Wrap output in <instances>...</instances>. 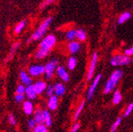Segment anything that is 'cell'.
<instances>
[{
    "label": "cell",
    "mask_w": 133,
    "mask_h": 132,
    "mask_svg": "<svg viewBox=\"0 0 133 132\" xmlns=\"http://www.w3.org/2000/svg\"><path fill=\"white\" fill-rule=\"evenodd\" d=\"M52 21H53V18L52 17H48L44 21H43L41 22V24L39 25V27L36 29V31L32 33V35L31 36L30 39L28 40V42L29 40L36 41V40H38L41 39L44 37V35L46 33V32H47L49 25H51Z\"/></svg>",
    "instance_id": "6da1fadb"
},
{
    "label": "cell",
    "mask_w": 133,
    "mask_h": 132,
    "mask_svg": "<svg viewBox=\"0 0 133 132\" xmlns=\"http://www.w3.org/2000/svg\"><path fill=\"white\" fill-rule=\"evenodd\" d=\"M122 75H123V72L121 70H116L115 71L112 73L110 78L106 82L105 89H104L105 94H108L114 89V88L117 85L120 79L122 78Z\"/></svg>",
    "instance_id": "7a4b0ae2"
},
{
    "label": "cell",
    "mask_w": 133,
    "mask_h": 132,
    "mask_svg": "<svg viewBox=\"0 0 133 132\" xmlns=\"http://www.w3.org/2000/svg\"><path fill=\"white\" fill-rule=\"evenodd\" d=\"M56 44V37L53 34H48L44 37L40 43L39 48L50 53Z\"/></svg>",
    "instance_id": "3957f363"
},
{
    "label": "cell",
    "mask_w": 133,
    "mask_h": 132,
    "mask_svg": "<svg viewBox=\"0 0 133 132\" xmlns=\"http://www.w3.org/2000/svg\"><path fill=\"white\" fill-rule=\"evenodd\" d=\"M58 67V59H53L48 61L45 65V72H44V76L46 79H51L52 78L54 73L56 71V69Z\"/></svg>",
    "instance_id": "277c9868"
},
{
    "label": "cell",
    "mask_w": 133,
    "mask_h": 132,
    "mask_svg": "<svg viewBox=\"0 0 133 132\" xmlns=\"http://www.w3.org/2000/svg\"><path fill=\"white\" fill-rule=\"evenodd\" d=\"M131 62V59L125 55H114L111 60L110 63L112 66L117 67V66H125Z\"/></svg>",
    "instance_id": "5b68a950"
},
{
    "label": "cell",
    "mask_w": 133,
    "mask_h": 132,
    "mask_svg": "<svg viewBox=\"0 0 133 132\" xmlns=\"http://www.w3.org/2000/svg\"><path fill=\"white\" fill-rule=\"evenodd\" d=\"M29 74L32 77H40L43 74H44L45 68L44 66L41 64H33L31 65L29 67Z\"/></svg>",
    "instance_id": "8992f818"
},
{
    "label": "cell",
    "mask_w": 133,
    "mask_h": 132,
    "mask_svg": "<svg viewBox=\"0 0 133 132\" xmlns=\"http://www.w3.org/2000/svg\"><path fill=\"white\" fill-rule=\"evenodd\" d=\"M101 78H102V74H98L95 77V79L94 81H93L92 85L90 86V87L88 89V92H87V100H90V99L93 97L94 94V92H95V89H97V86L99 83L100 80H101Z\"/></svg>",
    "instance_id": "52a82bcc"
},
{
    "label": "cell",
    "mask_w": 133,
    "mask_h": 132,
    "mask_svg": "<svg viewBox=\"0 0 133 132\" xmlns=\"http://www.w3.org/2000/svg\"><path fill=\"white\" fill-rule=\"evenodd\" d=\"M97 59H98L97 54L94 53L93 55V57H92V59H91V62L90 64V67H89V71H88V74H87V80L88 81H90L93 78V75H94V71L96 68V66H97Z\"/></svg>",
    "instance_id": "ba28073f"
},
{
    "label": "cell",
    "mask_w": 133,
    "mask_h": 132,
    "mask_svg": "<svg viewBox=\"0 0 133 132\" xmlns=\"http://www.w3.org/2000/svg\"><path fill=\"white\" fill-rule=\"evenodd\" d=\"M19 77H20V80L22 81V84L23 86H25V87L32 85V78L30 77V75L29 74V73H27L24 71H22L20 72Z\"/></svg>",
    "instance_id": "9c48e42d"
},
{
    "label": "cell",
    "mask_w": 133,
    "mask_h": 132,
    "mask_svg": "<svg viewBox=\"0 0 133 132\" xmlns=\"http://www.w3.org/2000/svg\"><path fill=\"white\" fill-rule=\"evenodd\" d=\"M56 74L57 76L63 81L66 82V81H69V78H70V76H69V74L68 72L66 71V70L62 67V66H59V67H57L56 69Z\"/></svg>",
    "instance_id": "30bf717a"
},
{
    "label": "cell",
    "mask_w": 133,
    "mask_h": 132,
    "mask_svg": "<svg viewBox=\"0 0 133 132\" xmlns=\"http://www.w3.org/2000/svg\"><path fill=\"white\" fill-rule=\"evenodd\" d=\"M32 85H33V86H34V89H35L36 93H37V95L42 94L46 90V88L48 86L47 84H46V82L44 81H43V80H38Z\"/></svg>",
    "instance_id": "8fae6325"
},
{
    "label": "cell",
    "mask_w": 133,
    "mask_h": 132,
    "mask_svg": "<svg viewBox=\"0 0 133 132\" xmlns=\"http://www.w3.org/2000/svg\"><path fill=\"white\" fill-rule=\"evenodd\" d=\"M22 108L24 111V113L27 115H31L33 114L35 109H34V105H33L32 102L31 101H25L22 104Z\"/></svg>",
    "instance_id": "7c38bea8"
},
{
    "label": "cell",
    "mask_w": 133,
    "mask_h": 132,
    "mask_svg": "<svg viewBox=\"0 0 133 132\" xmlns=\"http://www.w3.org/2000/svg\"><path fill=\"white\" fill-rule=\"evenodd\" d=\"M25 95V97H27L29 99V101H33V100H35V99L37 98V94L36 93V90L34 89L33 85L26 86Z\"/></svg>",
    "instance_id": "4fadbf2b"
},
{
    "label": "cell",
    "mask_w": 133,
    "mask_h": 132,
    "mask_svg": "<svg viewBox=\"0 0 133 132\" xmlns=\"http://www.w3.org/2000/svg\"><path fill=\"white\" fill-rule=\"evenodd\" d=\"M33 115L37 124H44V110L41 108H37L33 112Z\"/></svg>",
    "instance_id": "5bb4252c"
},
{
    "label": "cell",
    "mask_w": 133,
    "mask_h": 132,
    "mask_svg": "<svg viewBox=\"0 0 133 132\" xmlns=\"http://www.w3.org/2000/svg\"><path fill=\"white\" fill-rule=\"evenodd\" d=\"M58 96L53 95L48 98V108L51 111H55L58 108Z\"/></svg>",
    "instance_id": "9a60e30c"
},
{
    "label": "cell",
    "mask_w": 133,
    "mask_h": 132,
    "mask_svg": "<svg viewBox=\"0 0 133 132\" xmlns=\"http://www.w3.org/2000/svg\"><path fill=\"white\" fill-rule=\"evenodd\" d=\"M81 49V44L78 41H71L68 44V50L71 54H76Z\"/></svg>",
    "instance_id": "2e32d148"
},
{
    "label": "cell",
    "mask_w": 133,
    "mask_h": 132,
    "mask_svg": "<svg viewBox=\"0 0 133 132\" xmlns=\"http://www.w3.org/2000/svg\"><path fill=\"white\" fill-rule=\"evenodd\" d=\"M54 90H55V95L56 96H62L66 92V87L63 83L58 82V83L54 85Z\"/></svg>",
    "instance_id": "e0dca14e"
},
{
    "label": "cell",
    "mask_w": 133,
    "mask_h": 132,
    "mask_svg": "<svg viewBox=\"0 0 133 132\" xmlns=\"http://www.w3.org/2000/svg\"><path fill=\"white\" fill-rule=\"evenodd\" d=\"M20 44H21V43H20L19 41H18V42L14 43V44L12 45V47H11V48H10V53H9V55H8V57H7V59H6V61H7V62L10 61V60L13 59V57H14L15 52H16L17 50L18 49Z\"/></svg>",
    "instance_id": "ac0fdd59"
},
{
    "label": "cell",
    "mask_w": 133,
    "mask_h": 132,
    "mask_svg": "<svg viewBox=\"0 0 133 132\" xmlns=\"http://www.w3.org/2000/svg\"><path fill=\"white\" fill-rule=\"evenodd\" d=\"M44 125L47 127L52 126V116H51V114H50L49 111L44 110Z\"/></svg>",
    "instance_id": "d6986e66"
},
{
    "label": "cell",
    "mask_w": 133,
    "mask_h": 132,
    "mask_svg": "<svg viewBox=\"0 0 133 132\" xmlns=\"http://www.w3.org/2000/svg\"><path fill=\"white\" fill-rule=\"evenodd\" d=\"M66 38L69 41H74L75 39L77 38V30L75 29H70L66 32Z\"/></svg>",
    "instance_id": "ffe728a7"
},
{
    "label": "cell",
    "mask_w": 133,
    "mask_h": 132,
    "mask_svg": "<svg viewBox=\"0 0 133 132\" xmlns=\"http://www.w3.org/2000/svg\"><path fill=\"white\" fill-rule=\"evenodd\" d=\"M131 13L129 12H124L118 18V24H123L125 22H127L128 20H129L131 18Z\"/></svg>",
    "instance_id": "44dd1931"
},
{
    "label": "cell",
    "mask_w": 133,
    "mask_h": 132,
    "mask_svg": "<svg viewBox=\"0 0 133 132\" xmlns=\"http://www.w3.org/2000/svg\"><path fill=\"white\" fill-rule=\"evenodd\" d=\"M77 65V59L74 56L70 57L68 61V68L71 71H73Z\"/></svg>",
    "instance_id": "7402d4cb"
},
{
    "label": "cell",
    "mask_w": 133,
    "mask_h": 132,
    "mask_svg": "<svg viewBox=\"0 0 133 132\" xmlns=\"http://www.w3.org/2000/svg\"><path fill=\"white\" fill-rule=\"evenodd\" d=\"M122 100V96H121V93H120L119 90H116L115 91L114 94H113V99H112V102L114 105H118L121 103Z\"/></svg>",
    "instance_id": "603a6c76"
},
{
    "label": "cell",
    "mask_w": 133,
    "mask_h": 132,
    "mask_svg": "<svg viewBox=\"0 0 133 132\" xmlns=\"http://www.w3.org/2000/svg\"><path fill=\"white\" fill-rule=\"evenodd\" d=\"M25 25H26V21L23 20V21L20 22L18 25H16V27L14 29V32H15V33L16 34H19L20 32L23 30V29L25 28Z\"/></svg>",
    "instance_id": "cb8c5ba5"
},
{
    "label": "cell",
    "mask_w": 133,
    "mask_h": 132,
    "mask_svg": "<svg viewBox=\"0 0 133 132\" xmlns=\"http://www.w3.org/2000/svg\"><path fill=\"white\" fill-rule=\"evenodd\" d=\"M77 39L80 41H84L87 39V33L83 29L77 30Z\"/></svg>",
    "instance_id": "d4e9b609"
},
{
    "label": "cell",
    "mask_w": 133,
    "mask_h": 132,
    "mask_svg": "<svg viewBox=\"0 0 133 132\" xmlns=\"http://www.w3.org/2000/svg\"><path fill=\"white\" fill-rule=\"evenodd\" d=\"M32 132H48V130L44 124H37Z\"/></svg>",
    "instance_id": "484cf974"
},
{
    "label": "cell",
    "mask_w": 133,
    "mask_h": 132,
    "mask_svg": "<svg viewBox=\"0 0 133 132\" xmlns=\"http://www.w3.org/2000/svg\"><path fill=\"white\" fill-rule=\"evenodd\" d=\"M84 105H85V101H82V102L79 105V106L78 107V108L76 109V111H75V115H74V120H76L78 118L79 115H80L81 112H82L83 108H84Z\"/></svg>",
    "instance_id": "4316f807"
},
{
    "label": "cell",
    "mask_w": 133,
    "mask_h": 132,
    "mask_svg": "<svg viewBox=\"0 0 133 132\" xmlns=\"http://www.w3.org/2000/svg\"><path fill=\"white\" fill-rule=\"evenodd\" d=\"M25 99V94H15L14 96V101L17 104L23 103Z\"/></svg>",
    "instance_id": "83f0119b"
},
{
    "label": "cell",
    "mask_w": 133,
    "mask_h": 132,
    "mask_svg": "<svg viewBox=\"0 0 133 132\" xmlns=\"http://www.w3.org/2000/svg\"><path fill=\"white\" fill-rule=\"evenodd\" d=\"M121 118L118 117L117 119H116V120L112 123V125L111 127V129H110V131L111 132H116V129H117L118 127L121 125Z\"/></svg>",
    "instance_id": "f1b7e54d"
},
{
    "label": "cell",
    "mask_w": 133,
    "mask_h": 132,
    "mask_svg": "<svg viewBox=\"0 0 133 132\" xmlns=\"http://www.w3.org/2000/svg\"><path fill=\"white\" fill-rule=\"evenodd\" d=\"M46 93V96H48V97L52 96L53 95H55V90H54V86L52 85H48L46 88L45 90Z\"/></svg>",
    "instance_id": "f546056e"
},
{
    "label": "cell",
    "mask_w": 133,
    "mask_h": 132,
    "mask_svg": "<svg viewBox=\"0 0 133 132\" xmlns=\"http://www.w3.org/2000/svg\"><path fill=\"white\" fill-rule=\"evenodd\" d=\"M27 125H28V127L30 130H32L33 129H34L37 125V123L36 122L35 119L34 118H32V119H29L28 120V123H27Z\"/></svg>",
    "instance_id": "4dcf8cb0"
},
{
    "label": "cell",
    "mask_w": 133,
    "mask_h": 132,
    "mask_svg": "<svg viewBox=\"0 0 133 132\" xmlns=\"http://www.w3.org/2000/svg\"><path fill=\"white\" fill-rule=\"evenodd\" d=\"M25 86L22 84H20L16 88V94H25Z\"/></svg>",
    "instance_id": "1f68e13d"
},
{
    "label": "cell",
    "mask_w": 133,
    "mask_h": 132,
    "mask_svg": "<svg viewBox=\"0 0 133 132\" xmlns=\"http://www.w3.org/2000/svg\"><path fill=\"white\" fill-rule=\"evenodd\" d=\"M132 111H133V103H131V104L127 107V108H126V110H125V112H124V117L128 116V115L131 113Z\"/></svg>",
    "instance_id": "d6a6232c"
},
{
    "label": "cell",
    "mask_w": 133,
    "mask_h": 132,
    "mask_svg": "<svg viewBox=\"0 0 133 132\" xmlns=\"http://www.w3.org/2000/svg\"><path fill=\"white\" fill-rule=\"evenodd\" d=\"M8 121H9V123H10L11 125H13V126H14V125L17 124L16 118H15V116H14V115L13 114H10V115H8Z\"/></svg>",
    "instance_id": "836d02e7"
},
{
    "label": "cell",
    "mask_w": 133,
    "mask_h": 132,
    "mask_svg": "<svg viewBox=\"0 0 133 132\" xmlns=\"http://www.w3.org/2000/svg\"><path fill=\"white\" fill-rule=\"evenodd\" d=\"M53 1H52V0H47V1H44L41 4V9H44L45 8L46 6H48V5H50L51 3H52Z\"/></svg>",
    "instance_id": "e575fe53"
},
{
    "label": "cell",
    "mask_w": 133,
    "mask_h": 132,
    "mask_svg": "<svg viewBox=\"0 0 133 132\" xmlns=\"http://www.w3.org/2000/svg\"><path fill=\"white\" fill-rule=\"evenodd\" d=\"M124 55H126V56H130V55H133V45L130 47V48H128V49H127V50H125V52H124Z\"/></svg>",
    "instance_id": "d590c367"
},
{
    "label": "cell",
    "mask_w": 133,
    "mask_h": 132,
    "mask_svg": "<svg viewBox=\"0 0 133 132\" xmlns=\"http://www.w3.org/2000/svg\"><path fill=\"white\" fill-rule=\"evenodd\" d=\"M79 127H80L79 123H75L70 132H77L78 130V129H79Z\"/></svg>",
    "instance_id": "8d00e7d4"
},
{
    "label": "cell",
    "mask_w": 133,
    "mask_h": 132,
    "mask_svg": "<svg viewBox=\"0 0 133 132\" xmlns=\"http://www.w3.org/2000/svg\"><path fill=\"white\" fill-rule=\"evenodd\" d=\"M131 60L133 61V55H132V59H131Z\"/></svg>",
    "instance_id": "74e56055"
},
{
    "label": "cell",
    "mask_w": 133,
    "mask_h": 132,
    "mask_svg": "<svg viewBox=\"0 0 133 132\" xmlns=\"http://www.w3.org/2000/svg\"><path fill=\"white\" fill-rule=\"evenodd\" d=\"M31 132H32V131H31Z\"/></svg>",
    "instance_id": "f35d334b"
}]
</instances>
